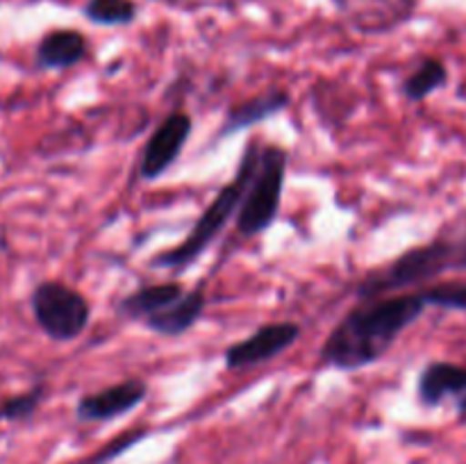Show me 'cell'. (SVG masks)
<instances>
[{
	"label": "cell",
	"instance_id": "obj_12",
	"mask_svg": "<svg viewBox=\"0 0 466 464\" xmlns=\"http://www.w3.org/2000/svg\"><path fill=\"white\" fill-rule=\"evenodd\" d=\"M86 53H89V45H86L85 35L62 27V30L46 32L41 36L36 44L35 62L44 71H64V68H73L85 62Z\"/></svg>",
	"mask_w": 466,
	"mask_h": 464
},
{
	"label": "cell",
	"instance_id": "obj_14",
	"mask_svg": "<svg viewBox=\"0 0 466 464\" xmlns=\"http://www.w3.org/2000/svg\"><path fill=\"white\" fill-rule=\"evenodd\" d=\"M449 68L441 59L437 57H426L408 77L403 80V96L410 103H421V100L431 98L432 94H437L440 89H444L449 85Z\"/></svg>",
	"mask_w": 466,
	"mask_h": 464
},
{
	"label": "cell",
	"instance_id": "obj_7",
	"mask_svg": "<svg viewBox=\"0 0 466 464\" xmlns=\"http://www.w3.org/2000/svg\"><path fill=\"white\" fill-rule=\"evenodd\" d=\"M191 130H194V121L187 112H171L157 127L153 130L150 139L146 141L144 150H141L139 162V176L146 182L157 180L159 176L168 171L177 157L185 150L187 141H189Z\"/></svg>",
	"mask_w": 466,
	"mask_h": 464
},
{
	"label": "cell",
	"instance_id": "obj_5",
	"mask_svg": "<svg viewBox=\"0 0 466 464\" xmlns=\"http://www.w3.org/2000/svg\"><path fill=\"white\" fill-rule=\"evenodd\" d=\"M30 309L48 339L66 344L89 328L91 303L76 287L62 280H44L32 289Z\"/></svg>",
	"mask_w": 466,
	"mask_h": 464
},
{
	"label": "cell",
	"instance_id": "obj_10",
	"mask_svg": "<svg viewBox=\"0 0 466 464\" xmlns=\"http://www.w3.org/2000/svg\"><path fill=\"white\" fill-rule=\"evenodd\" d=\"M466 391V364L432 359L421 368L417 398L423 408H440L444 400L460 398Z\"/></svg>",
	"mask_w": 466,
	"mask_h": 464
},
{
	"label": "cell",
	"instance_id": "obj_11",
	"mask_svg": "<svg viewBox=\"0 0 466 464\" xmlns=\"http://www.w3.org/2000/svg\"><path fill=\"white\" fill-rule=\"evenodd\" d=\"M205 308H208L205 289L203 287H196V289L185 291L176 303L167 305L164 309H159V312L144 318V326L148 328L150 332H155V335L180 337L185 335V332H189L191 328L198 323Z\"/></svg>",
	"mask_w": 466,
	"mask_h": 464
},
{
	"label": "cell",
	"instance_id": "obj_16",
	"mask_svg": "<svg viewBox=\"0 0 466 464\" xmlns=\"http://www.w3.org/2000/svg\"><path fill=\"white\" fill-rule=\"evenodd\" d=\"M46 394H48V387L46 382H36L30 389L21 391L16 396H9L0 403V421L7 423H21L30 421L36 414V409L41 408V403L46 400Z\"/></svg>",
	"mask_w": 466,
	"mask_h": 464
},
{
	"label": "cell",
	"instance_id": "obj_20",
	"mask_svg": "<svg viewBox=\"0 0 466 464\" xmlns=\"http://www.w3.org/2000/svg\"><path fill=\"white\" fill-rule=\"evenodd\" d=\"M455 267L464 268V271H466V246L458 253V259H455Z\"/></svg>",
	"mask_w": 466,
	"mask_h": 464
},
{
	"label": "cell",
	"instance_id": "obj_15",
	"mask_svg": "<svg viewBox=\"0 0 466 464\" xmlns=\"http://www.w3.org/2000/svg\"><path fill=\"white\" fill-rule=\"evenodd\" d=\"M82 14L96 25H130L137 21V5L132 0H86Z\"/></svg>",
	"mask_w": 466,
	"mask_h": 464
},
{
	"label": "cell",
	"instance_id": "obj_17",
	"mask_svg": "<svg viewBox=\"0 0 466 464\" xmlns=\"http://www.w3.org/2000/svg\"><path fill=\"white\" fill-rule=\"evenodd\" d=\"M428 308L451 309V312H466V282H437L421 291Z\"/></svg>",
	"mask_w": 466,
	"mask_h": 464
},
{
	"label": "cell",
	"instance_id": "obj_3",
	"mask_svg": "<svg viewBox=\"0 0 466 464\" xmlns=\"http://www.w3.org/2000/svg\"><path fill=\"white\" fill-rule=\"evenodd\" d=\"M460 244L449 239H435L431 244L414 246V248L405 250L403 255L390 262L387 267L371 271L358 282L360 300L380 298V296H390L391 291L405 289V287H421L431 285L432 280L455 267L458 259Z\"/></svg>",
	"mask_w": 466,
	"mask_h": 464
},
{
	"label": "cell",
	"instance_id": "obj_6",
	"mask_svg": "<svg viewBox=\"0 0 466 464\" xmlns=\"http://www.w3.org/2000/svg\"><path fill=\"white\" fill-rule=\"evenodd\" d=\"M300 326L294 321H273L259 326L253 335L244 337L237 344L228 346L223 359H226V368L230 371H239V368L258 367V364L271 362L278 355L285 353L287 348L299 341Z\"/></svg>",
	"mask_w": 466,
	"mask_h": 464
},
{
	"label": "cell",
	"instance_id": "obj_18",
	"mask_svg": "<svg viewBox=\"0 0 466 464\" xmlns=\"http://www.w3.org/2000/svg\"><path fill=\"white\" fill-rule=\"evenodd\" d=\"M148 435H150L148 428H132V430H126V432H121V435L114 437V439H109L107 444L100 446V449L96 450L91 458L82 459V462H77V464H109L112 459L121 458L123 453H127L132 446H137L141 439H146Z\"/></svg>",
	"mask_w": 466,
	"mask_h": 464
},
{
	"label": "cell",
	"instance_id": "obj_8",
	"mask_svg": "<svg viewBox=\"0 0 466 464\" xmlns=\"http://www.w3.org/2000/svg\"><path fill=\"white\" fill-rule=\"evenodd\" d=\"M146 396H148V382L144 378H127L116 385L80 396L76 405V417L82 423L112 421L139 408Z\"/></svg>",
	"mask_w": 466,
	"mask_h": 464
},
{
	"label": "cell",
	"instance_id": "obj_1",
	"mask_svg": "<svg viewBox=\"0 0 466 464\" xmlns=\"http://www.w3.org/2000/svg\"><path fill=\"white\" fill-rule=\"evenodd\" d=\"M426 308L421 291L360 300L323 341L319 353L321 367L358 371L376 364L382 355L390 353L399 337L421 318Z\"/></svg>",
	"mask_w": 466,
	"mask_h": 464
},
{
	"label": "cell",
	"instance_id": "obj_21",
	"mask_svg": "<svg viewBox=\"0 0 466 464\" xmlns=\"http://www.w3.org/2000/svg\"><path fill=\"white\" fill-rule=\"evenodd\" d=\"M159 3H182V0H159Z\"/></svg>",
	"mask_w": 466,
	"mask_h": 464
},
{
	"label": "cell",
	"instance_id": "obj_2",
	"mask_svg": "<svg viewBox=\"0 0 466 464\" xmlns=\"http://www.w3.org/2000/svg\"><path fill=\"white\" fill-rule=\"evenodd\" d=\"M259 150H262V144H259L258 139H253L246 146L235 177L214 196V200L205 207V212L200 214V218L194 223V227H191L189 235L185 237V241L173 246V248L164 250L157 257H153V262H150L153 267L182 273L209 248V244L226 230V226L232 221V217H237V209H239L241 198H244V191L246 187H248L250 176H253L255 166H258Z\"/></svg>",
	"mask_w": 466,
	"mask_h": 464
},
{
	"label": "cell",
	"instance_id": "obj_4",
	"mask_svg": "<svg viewBox=\"0 0 466 464\" xmlns=\"http://www.w3.org/2000/svg\"><path fill=\"white\" fill-rule=\"evenodd\" d=\"M287 150L282 146H262L258 166L244 191L235 226L241 237H258L273 226L282 205L287 173Z\"/></svg>",
	"mask_w": 466,
	"mask_h": 464
},
{
	"label": "cell",
	"instance_id": "obj_13",
	"mask_svg": "<svg viewBox=\"0 0 466 464\" xmlns=\"http://www.w3.org/2000/svg\"><path fill=\"white\" fill-rule=\"evenodd\" d=\"M185 287L176 280L168 282H155V285H146L135 289L132 294L123 296L118 300V314L127 321H144L150 314L159 312L167 305L176 303L182 294H185Z\"/></svg>",
	"mask_w": 466,
	"mask_h": 464
},
{
	"label": "cell",
	"instance_id": "obj_9",
	"mask_svg": "<svg viewBox=\"0 0 466 464\" xmlns=\"http://www.w3.org/2000/svg\"><path fill=\"white\" fill-rule=\"evenodd\" d=\"M289 103H291L289 91L268 89L264 91V94H258L253 96V98L244 100V103L230 105L212 141H223L226 136L237 135V132L246 130V127L258 126V123L285 112V109L289 107Z\"/></svg>",
	"mask_w": 466,
	"mask_h": 464
},
{
	"label": "cell",
	"instance_id": "obj_19",
	"mask_svg": "<svg viewBox=\"0 0 466 464\" xmlns=\"http://www.w3.org/2000/svg\"><path fill=\"white\" fill-rule=\"evenodd\" d=\"M458 419L466 423V391L458 398Z\"/></svg>",
	"mask_w": 466,
	"mask_h": 464
}]
</instances>
